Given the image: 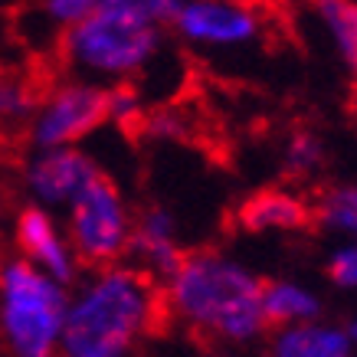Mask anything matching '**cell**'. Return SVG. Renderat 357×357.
Masks as SVG:
<instances>
[{
	"mask_svg": "<svg viewBox=\"0 0 357 357\" xmlns=\"http://www.w3.org/2000/svg\"><path fill=\"white\" fill-rule=\"evenodd\" d=\"M161 282L135 262L82 272L69 285L59 357H144L161 325Z\"/></svg>",
	"mask_w": 357,
	"mask_h": 357,
	"instance_id": "cell-1",
	"label": "cell"
},
{
	"mask_svg": "<svg viewBox=\"0 0 357 357\" xmlns=\"http://www.w3.org/2000/svg\"><path fill=\"white\" fill-rule=\"evenodd\" d=\"M164 312L204 344L243 347L266 337L262 275L223 249H194L161 279Z\"/></svg>",
	"mask_w": 357,
	"mask_h": 357,
	"instance_id": "cell-2",
	"label": "cell"
},
{
	"mask_svg": "<svg viewBox=\"0 0 357 357\" xmlns=\"http://www.w3.org/2000/svg\"><path fill=\"white\" fill-rule=\"evenodd\" d=\"M59 50L69 73L79 79L102 86L135 82L161 59L164 30L98 3V10L59 36Z\"/></svg>",
	"mask_w": 357,
	"mask_h": 357,
	"instance_id": "cell-3",
	"label": "cell"
},
{
	"mask_svg": "<svg viewBox=\"0 0 357 357\" xmlns=\"http://www.w3.org/2000/svg\"><path fill=\"white\" fill-rule=\"evenodd\" d=\"M69 285L23 256L0 259V354L59 357Z\"/></svg>",
	"mask_w": 357,
	"mask_h": 357,
	"instance_id": "cell-4",
	"label": "cell"
},
{
	"mask_svg": "<svg viewBox=\"0 0 357 357\" xmlns=\"http://www.w3.org/2000/svg\"><path fill=\"white\" fill-rule=\"evenodd\" d=\"M63 227L82 269L112 266V262L128 259L135 210L128 197L121 194V187L105 171H98L63 206Z\"/></svg>",
	"mask_w": 357,
	"mask_h": 357,
	"instance_id": "cell-5",
	"label": "cell"
},
{
	"mask_svg": "<svg viewBox=\"0 0 357 357\" xmlns=\"http://www.w3.org/2000/svg\"><path fill=\"white\" fill-rule=\"evenodd\" d=\"M105 125H109L105 86L73 76L56 82L36 98L23 135L30 148H63V144H86Z\"/></svg>",
	"mask_w": 357,
	"mask_h": 357,
	"instance_id": "cell-6",
	"label": "cell"
},
{
	"mask_svg": "<svg viewBox=\"0 0 357 357\" xmlns=\"http://www.w3.org/2000/svg\"><path fill=\"white\" fill-rule=\"evenodd\" d=\"M171 30L200 53H239L259 43L262 17L249 0H181Z\"/></svg>",
	"mask_w": 357,
	"mask_h": 357,
	"instance_id": "cell-7",
	"label": "cell"
},
{
	"mask_svg": "<svg viewBox=\"0 0 357 357\" xmlns=\"http://www.w3.org/2000/svg\"><path fill=\"white\" fill-rule=\"evenodd\" d=\"M102 171L98 161L82 144H63V148H30V158L20 171L23 194L30 204L63 210L82 187Z\"/></svg>",
	"mask_w": 357,
	"mask_h": 357,
	"instance_id": "cell-8",
	"label": "cell"
},
{
	"mask_svg": "<svg viewBox=\"0 0 357 357\" xmlns=\"http://www.w3.org/2000/svg\"><path fill=\"white\" fill-rule=\"evenodd\" d=\"M13 246H17V256H23L26 262H33L36 269H43L46 275L73 285V282L82 275V262H79L76 249L69 243V233H66L63 220L56 210L40 204H23L17 213H13Z\"/></svg>",
	"mask_w": 357,
	"mask_h": 357,
	"instance_id": "cell-9",
	"label": "cell"
},
{
	"mask_svg": "<svg viewBox=\"0 0 357 357\" xmlns=\"http://www.w3.org/2000/svg\"><path fill=\"white\" fill-rule=\"evenodd\" d=\"M187 249L181 243V223L167 206L148 204L135 213V227H131V249L128 256L135 266L144 272H151L154 279L161 282L167 272L181 262Z\"/></svg>",
	"mask_w": 357,
	"mask_h": 357,
	"instance_id": "cell-10",
	"label": "cell"
},
{
	"mask_svg": "<svg viewBox=\"0 0 357 357\" xmlns=\"http://www.w3.org/2000/svg\"><path fill=\"white\" fill-rule=\"evenodd\" d=\"M236 223L252 236H285L312 223V204L295 190L266 187L239 204Z\"/></svg>",
	"mask_w": 357,
	"mask_h": 357,
	"instance_id": "cell-11",
	"label": "cell"
},
{
	"mask_svg": "<svg viewBox=\"0 0 357 357\" xmlns=\"http://www.w3.org/2000/svg\"><path fill=\"white\" fill-rule=\"evenodd\" d=\"M266 335V357H351L347 325H335L325 318L279 325Z\"/></svg>",
	"mask_w": 357,
	"mask_h": 357,
	"instance_id": "cell-12",
	"label": "cell"
},
{
	"mask_svg": "<svg viewBox=\"0 0 357 357\" xmlns=\"http://www.w3.org/2000/svg\"><path fill=\"white\" fill-rule=\"evenodd\" d=\"M262 314L269 328L312 321L325 314V302L312 285L298 279H262Z\"/></svg>",
	"mask_w": 357,
	"mask_h": 357,
	"instance_id": "cell-13",
	"label": "cell"
},
{
	"mask_svg": "<svg viewBox=\"0 0 357 357\" xmlns=\"http://www.w3.org/2000/svg\"><path fill=\"white\" fill-rule=\"evenodd\" d=\"M312 13L335 53L357 73V0H312Z\"/></svg>",
	"mask_w": 357,
	"mask_h": 357,
	"instance_id": "cell-14",
	"label": "cell"
},
{
	"mask_svg": "<svg viewBox=\"0 0 357 357\" xmlns=\"http://www.w3.org/2000/svg\"><path fill=\"white\" fill-rule=\"evenodd\" d=\"M312 223L337 239H357V184H335L321 190L312 206Z\"/></svg>",
	"mask_w": 357,
	"mask_h": 357,
	"instance_id": "cell-15",
	"label": "cell"
},
{
	"mask_svg": "<svg viewBox=\"0 0 357 357\" xmlns=\"http://www.w3.org/2000/svg\"><path fill=\"white\" fill-rule=\"evenodd\" d=\"M325 161H328L325 141L318 138L314 131H305V128L292 131L279 151L282 174L292 177V181H312L314 174H321Z\"/></svg>",
	"mask_w": 357,
	"mask_h": 357,
	"instance_id": "cell-16",
	"label": "cell"
},
{
	"mask_svg": "<svg viewBox=\"0 0 357 357\" xmlns=\"http://www.w3.org/2000/svg\"><path fill=\"white\" fill-rule=\"evenodd\" d=\"M36 98L40 92L30 79L17 76V73H0V135L26 128Z\"/></svg>",
	"mask_w": 357,
	"mask_h": 357,
	"instance_id": "cell-17",
	"label": "cell"
},
{
	"mask_svg": "<svg viewBox=\"0 0 357 357\" xmlns=\"http://www.w3.org/2000/svg\"><path fill=\"white\" fill-rule=\"evenodd\" d=\"M105 96H109V125L138 128L148 109H144V96L135 89V82H112L105 86Z\"/></svg>",
	"mask_w": 357,
	"mask_h": 357,
	"instance_id": "cell-18",
	"label": "cell"
},
{
	"mask_svg": "<svg viewBox=\"0 0 357 357\" xmlns=\"http://www.w3.org/2000/svg\"><path fill=\"white\" fill-rule=\"evenodd\" d=\"M98 3L102 0H36V13L46 30L66 33L79 20H86L92 10H98Z\"/></svg>",
	"mask_w": 357,
	"mask_h": 357,
	"instance_id": "cell-19",
	"label": "cell"
},
{
	"mask_svg": "<svg viewBox=\"0 0 357 357\" xmlns=\"http://www.w3.org/2000/svg\"><path fill=\"white\" fill-rule=\"evenodd\" d=\"M102 7H112V10L128 13V17H135L141 23L167 30L177 7H181V0H102Z\"/></svg>",
	"mask_w": 357,
	"mask_h": 357,
	"instance_id": "cell-20",
	"label": "cell"
},
{
	"mask_svg": "<svg viewBox=\"0 0 357 357\" xmlns=\"http://www.w3.org/2000/svg\"><path fill=\"white\" fill-rule=\"evenodd\" d=\"M325 272L335 289L357 292V239H341V243L328 252Z\"/></svg>",
	"mask_w": 357,
	"mask_h": 357,
	"instance_id": "cell-21",
	"label": "cell"
},
{
	"mask_svg": "<svg viewBox=\"0 0 357 357\" xmlns=\"http://www.w3.org/2000/svg\"><path fill=\"white\" fill-rule=\"evenodd\" d=\"M148 138L154 141H184L190 135V125L181 112L174 109V105H164V109H151L144 112V119L138 125Z\"/></svg>",
	"mask_w": 357,
	"mask_h": 357,
	"instance_id": "cell-22",
	"label": "cell"
},
{
	"mask_svg": "<svg viewBox=\"0 0 357 357\" xmlns=\"http://www.w3.org/2000/svg\"><path fill=\"white\" fill-rule=\"evenodd\" d=\"M347 337H351V357H357V318L347 325Z\"/></svg>",
	"mask_w": 357,
	"mask_h": 357,
	"instance_id": "cell-23",
	"label": "cell"
},
{
	"mask_svg": "<svg viewBox=\"0 0 357 357\" xmlns=\"http://www.w3.org/2000/svg\"><path fill=\"white\" fill-rule=\"evenodd\" d=\"M194 357H227V354H223V351H213V347H210V351H197Z\"/></svg>",
	"mask_w": 357,
	"mask_h": 357,
	"instance_id": "cell-24",
	"label": "cell"
}]
</instances>
